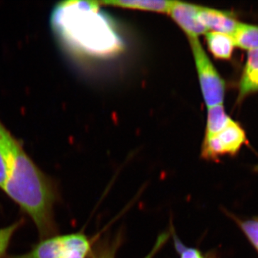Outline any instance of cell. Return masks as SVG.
<instances>
[{
  "label": "cell",
  "instance_id": "cell-1",
  "mask_svg": "<svg viewBox=\"0 0 258 258\" xmlns=\"http://www.w3.org/2000/svg\"><path fill=\"white\" fill-rule=\"evenodd\" d=\"M3 189L30 217L42 240L55 235L54 207L58 198L57 186L20 144L12 152L9 176Z\"/></svg>",
  "mask_w": 258,
  "mask_h": 258
},
{
  "label": "cell",
  "instance_id": "cell-2",
  "mask_svg": "<svg viewBox=\"0 0 258 258\" xmlns=\"http://www.w3.org/2000/svg\"><path fill=\"white\" fill-rule=\"evenodd\" d=\"M204 100L208 108L223 104L225 83L205 52L198 37H188Z\"/></svg>",
  "mask_w": 258,
  "mask_h": 258
},
{
  "label": "cell",
  "instance_id": "cell-3",
  "mask_svg": "<svg viewBox=\"0 0 258 258\" xmlns=\"http://www.w3.org/2000/svg\"><path fill=\"white\" fill-rule=\"evenodd\" d=\"M246 143L247 139L243 128L230 118L221 132L204 139L201 157L207 161H219L223 156H235Z\"/></svg>",
  "mask_w": 258,
  "mask_h": 258
},
{
  "label": "cell",
  "instance_id": "cell-4",
  "mask_svg": "<svg viewBox=\"0 0 258 258\" xmlns=\"http://www.w3.org/2000/svg\"><path fill=\"white\" fill-rule=\"evenodd\" d=\"M199 5L183 2L172 1L169 14L187 35L188 37H198L206 33V28L198 19Z\"/></svg>",
  "mask_w": 258,
  "mask_h": 258
},
{
  "label": "cell",
  "instance_id": "cell-5",
  "mask_svg": "<svg viewBox=\"0 0 258 258\" xmlns=\"http://www.w3.org/2000/svg\"><path fill=\"white\" fill-rule=\"evenodd\" d=\"M198 19L207 30L233 35L239 22L228 12L199 6Z\"/></svg>",
  "mask_w": 258,
  "mask_h": 258
},
{
  "label": "cell",
  "instance_id": "cell-6",
  "mask_svg": "<svg viewBox=\"0 0 258 258\" xmlns=\"http://www.w3.org/2000/svg\"><path fill=\"white\" fill-rule=\"evenodd\" d=\"M93 242L83 232L64 235L63 246L59 258H91Z\"/></svg>",
  "mask_w": 258,
  "mask_h": 258
},
{
  "label": "cell",
  "instance_id": "cell-7",
  "mask_svg": "<svg viewBox=\"0 0 258 258\" xmlns=\"http://www.w3.org/2000/svg\"><path fill=\"white\" fill-rule=\"evenodd\" d=\"M258 92V49L248 51L247 61L239 85L238 100Z\"/></svg>",
  "mask_w": 258,
  "mask_h": 258
},
{
  "label": "cell",
  "instance_id": "cell-8",
  "mask_svg": "<svg viewBox=\"0 0 258 258\" xmlns=\"http://www.w3.org/2000/svg\"><path fill=\"white\" fill-rule=\"evenodd\" d=\"M209 50L220 60H230L235 44L232 35L222 32L208 31L205 33Z\"/></svg>",
  "mask_w": 258,
  "mask_h": 258
},
{
  "label": "cell",
  "instance_id": "cell-9",
  "mask_svg": "<svg viewBox=\"0 0 258 258\" xmlns=\"http://www.w3.org/2000/svg\"><path fill=\"white\" fill-rule=\"evenodd\" d=\"M99 5H110L118 8L169 13L172 1L162 0H113L98 2Z\"/></svg>",
  "mask_w": 258,
  "mask_h": 258
},
{
  "label": "cell",
  "instance_id": "cell-10",
  "mask_svg": "<svg viewBox=\"0 0 258 258\" xmlns=\"http://www.w3.org/2000/svg\"><path fill=\"white\" fill-rule=\"evenodd\" d=\"M235 47L251 51L258 49V26L239 23L233 35Z\"/></svg>",
  "mask_w": 258,
  "mask_h": 258
},
{
  "label": "cell",
  "instance_id": "cell-11",
  "mask_svg": "<svg viewBox=\"0 0 258 258\" xmlns=\"http://www.w3.org/2000/svg\"><path fill=\"white\" fill-rule=\"evenodd\" d=\"M230 118L226 113L223 104L208 108L205 139L210 138L221 132Z\"/></svg>",
  "mask_w": 258,
  "mask_h": 258
},
{
  "label": "cell",
  "instance_id": "cell-12",
  "mask_svg": "<svg viewBox=\"0 0 258 258\" xmlns=\"http://www.w3.org/2000/svg\"><path fill=\"white\" fill-rule=\"evenodd\" d=\"M120 242V235L117 236L113 240L99 241L93 246L91 258H115Z\"/></svg>",
  "mask_w": 258,
  "mask_h": 258
},
{
  "label": "cell",
  "instance_id": "cell-13",
  "mask_svg": "<svg viewBox=\"0 0 258 258\" xmlns=\"http://www.w3.org/2000/svg\"><path fill=\"white\" fill-rule=\"evenodd\" d=\"M228 215L242 229L249 242L258 252V220H241L232 214L228 213Z\"/></svg>",
  "mask_w": 258,
  "mask_h": 258
},
{
  "label": "cell",
  "instance_id": "cell-14",
  "mask_svg": "<svg viewBox=\"0 0 258 258\" xmlns=\"http://www.w3.org/2000/svg\"><path fill=\"white\" fill-rule=\"evenodd\" d=\"M23 224V221H18L12 224L8 227L0 229V258H3L6 254L7 250L12 238L14 236L16 231L20 228V226Z\"/></svg>",
  "mask_w": 258,
  "mask_h": 258
},
{
  "label": "cell",
  "instance_id": "cell-15",
  "mask_svg": "<svg viewBox=\"0 0 258 258\" xmlns=\"http://www.w3.org/2000/svg\"><path fill=\"white\" fill-rule=\"evenodd\" d=\"M173 240H174V247L177 253L179 254L180 258H211L202 252L200 249L194 247H187L182 243L179 237L176 235V232L173 229Z\"/></svg>",
  "mask_w": 258,
  "mask_h": 258
},
{
  "label": "cell",
  "instance_id": "cell-16",
  "mask_svg": "<svg viewBox=\"0 0 258 258\" xmlns=\"http://www.w3.org/2000/svg\"><path fill=\"white\" fill-rule=\"evenodd\" d=\"M10 171V157L0 149V188L4 187L9 176Z\"/></svg>",
  "mask_w": 258,
  "mask_h": 258
},
{
  "label": "cell",
  "instance_id": "cell-17",
  "mask_svg": "<svg viewBox=\"0 0 258 258\" xmlns=\"http://www.w3.org/2000/svg\"><path fill=\"white\" fill-rule=\"evenodd\" d=\"M170 235L171 233L169 232H164L161 233V235H159V237H157V240H156L155 244H154L152 251L144 258L154 257L157 254V252L164 247V244L167 242L169 237H170Z\"/></svg>",
  "mask_w": 258,
  "mask_h": 258
},
{
  "label": "cell",
  "instance_id": "cell-18",
  "mask_svg": "<svg viewBox=\"0 0 258 258\" xmlns=\"http://www.w3.org/2000/svg\"><path fill=\"white\" fill-rule=\"evenodd\" d=\"M253 170H254V172L258 173V164H257V165L254 166Z\"/></svg>",
  "mask_w": 258,
  "mask_h": 258
}]
</instances>
